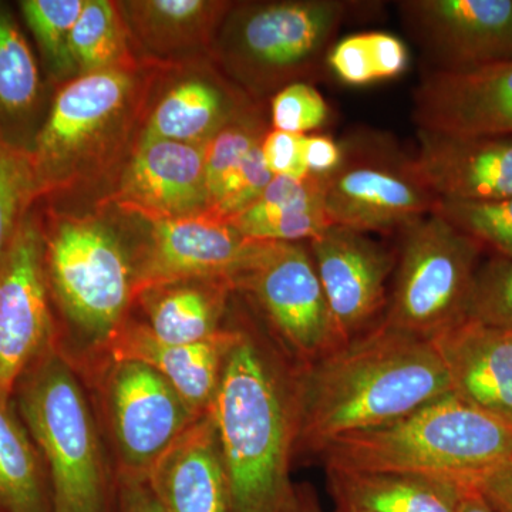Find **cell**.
<instances>
[{
  "label": "cell",
  "instance_id": "28",
  "mask_svg": "<svg viewBox=\"0 0 512 512\" xmlns=\"http://www.w3.org/2000/svg\"><path fill=\"white\" fill-rule=\"evenodd\" d=\"M127 6L137 28L154 46H180L192 40H207L232 9L231 3L205 0H148L127 3Z\"/></svg>",
  "mask_w": 512,
  "mask_h": 512
},
{
  "label": "cell",
  "instance_id": "4",
  "mask_svg": "<svg viewBox=\"0 0 512 512\" xmlns=\"http://www.w3.org/2000/svg\"><path fill=\"white\" fill-rule=\"evenodd\" d=\"M13 404L45 463L52 512H109L114 480L76 365L59 343L23 373Z\"/></svg>",
  "mask_w": 512,
  "mask_h": 512
},
{
  "label": "cell",
  "instance_id": "30",
  "mask_svg": "<svg viewBox=\"0 0 512 512\" xmlns=\"http://www.w3.org/2000/svg\"><path fill=\"white\" fill-rule=\"evenodd\" d=\"M74 70L82 74L124 69L126 37L119 9L106 0H86L70 35Z\"/></svg>",
  "mask_w": 512,
  "mask_h": 512
},
{
  "label": "cell",
  "instance_id": "34",
  "mask_svg": "<svg viewBox=\"0 0 512 512\" xmlns=\"http://www.w3.org/2000/svg\"><path fill=\"white\" fill-rule=\"evenodd\" d=\"M433 214L494 255L512 259V197L485 202L439 201Z\"/></svg>",
  "mask_w": 512,
  "mask_h": 512
},
{
  "label": "cell",
  "instance_id": "6",
  "mask_svg": "<svg viewBox=\"0 0 512 512\" xmlns=\"http://www.w3.org/2000/svg\"><path fill=\"white\" fill-rule=\"evenodd\" d=\"M350 5L282 0L242 6L229 15L222 35L225 66L254 93L319 79Z\"/></svg>",
  "mask_w": 512,
  "mask_h": 512
},
{
  "label": "cell",
  "instance_id": "9",
  "mask_svg": "<svg viewBox=\"0 0 512 512\" xmlns=\"http://www.w3.org/2000/svg\"><path fill=\"white\" fill-rule=\"evenodd\" d=\"M234 291L248 293L298 366L339 348L328 301L305 242L255 241Z\"/></svg>",
  "mask_w": 512,
  "mask_h": 512
},
{
  "label": "cell",
  "instance_id": "13",
  "mask_svg": "<svg viewBox=\"0 0 512 512\" xmlns=\"http://www.w3.org/2000/svg\"><path fill=\"white\" fill-rule=\"evenodd\" d=\"M397 9L429 72L470 73L512 60V0H402Z\"/></svg>",
  "mask_w": 512,
  "mask_h": 512
},
{
  "label": "cell",
  "instance_id": "44",
  "mask_svg": "<svg viewBox=\"0 0 512 512\" xmlns=\"http://www.w3.org/2000/svg\"><path fill=\"white\" fill-rule=\"evenodd\" d=\"M338 512H370L362 508L350 507V505L338 504Z\"/></svg>",
  "mask_w": 512,
  "mask_h": 512
},
{
  "label": "cell",
  "instance_id": "41",
  "mask_svg": "<svg viewBox=\"0 0 512 512\" xmlns=\"http://www.w3.org/2000/svg\"><path fill=\"white\" fill-rule=\"evenodd\" d=\"M478 488L501 512H512V464L484 477Z\"/></svg>",
  "mask_w": 512,
  "mask_h": 512
},
{
  "label": "cell",
  "instance_id": "37",
  "mask_svg": "<svg viewBox=\"0 0 512 512\" xmlns=\"http://www.w3.org/2000/svg\"><path fill=\"white\" fill-rule=\"evenodd\" d=\"M261 144L252 148L238 170L229 177L220 197L208 211L214 212L224 220H231L249 207L268 187L274 175L266 167Z\"/></svg>",
  "mask_w": 512,
  "mask_h": 512
},
{
  "label": "cell",
  "instance_id": "32",
  "mask_svg": "<svg viewBox=\"0 0 512 512\" xmlns=\"http://www.w3.org/2000/svg\"><path fill=\"white\" fill-rule=\"evenodd\" d=\"M84 0H25L19 3L26 25L33 33L40 53L57 77L74 72L70 56V35Z\"/></svg>",
  "mask_w": 512,
  "mask_h": 512
},
{
  "label": "cell",
  "instance_id": "7",
  "mask_svg": "<svg viewBox=\"0 0 512 512\" xmlns=\"http://www.w3.org/2000/svg\"><path fill=\"white\" fill-rule=\"evenodd\" d=\"M383 325L423 339L467 319L484 249L440 215L403 229Z\"/></svg>",
  "mask_w": 512,
  "mask_h": 512
},
{
  "label": "cell",
  "instance_id": "14",
  "mask_svg": "<svg viewBox=\"0 0 512 512\" xmlns=\"http://www.w3.org/2000/svg\"><path fill=\"white\" fill-rule=\"evenodd\" d=\"M340 346L372 329L387 308L397 256L366 232L330 225L308 242Z\"/></svg>",
  "mask_w": 512,
  "mask_h": 512
},
{
  "label": "cell",
  "instance_id": "15",
  "mask_svg": "<svg viewBox=\"0 0 512 512\" xmlns=\"http://www.w3.org/2000/svg\"><path fill=\"white\" fill-rule=\"evenodd\" d=\"M254 245L208 210L154 222L150 241L134 265V298L147 289L185 281L232 286Z\"/></svg>",
  "mask_w": 512,
  "mask_h": 512
},
{
  "label": "cell",
  "instance_id": "33",
  "mask_svg": "<svg viewBox=\"0 0 512 512\" xmlns=\"http://www.w3.org/2000/svg\"><path fill=\"white\" fill-rule=\"evenodd\" d=\"M265 134L262 121L249 106L205 144L208 210L220 197L229 177L238 170L252 148L262 143Z\"/></svg>",
  "mask_w": 512,
  "mask_h": 512
},
{
  "label": "cell",
  "instance_id": "40",
  "mask_svg": "<svg viewBox=\"0 0 512 512\" xmlns=\"http://www.w3.org/2000/svg\"><path fill=\"white\" fill-rule=\"evenodd\" d=\"M342 144L326 134L313 133L303 137V163L311 175L326 177L342 163Z\"/></svg>",
  "mask_w": 512,
  "mask_h": 512
},
{
  "label": "cell",
  "instance_id": "17",
  "mask_svg": "<svg viewBox=\"0 0 512 512\" xmlns=\"http://www.w3.org/2000/svg\"><path fill=\"white\" fill-rule=\"evenodd\" d=\"M412 161L439 201L512 197V136H451L417 128Z\"/></svg>",
  "mask_w": 512,
  "mask_h": 512
},
{
  "label": "cell",
  "instance_id": "3",
  "mask_svg": "<svg viewBox=\"0 0 512 512\" xmlns=\"http://www.w3.org/2000/svg\"><path fill=\"white\" fill-rule=\"evenodd\" d=\"M328 471L414 474L478 484L512 464V426L454 393L320 450Z\"/></svg>",
  "mask_w": 512,
  "mask_h": 512
},
{
  "label": "cell",
  "instance_id": "18",
  "mask_svg": "<svg viewBox=\"0 0 512 512\" xmlns=\"http://www.w3.org/2000/svg\"><path fill=\"white\" fill-rule=\"evenodd\" d=\"M116 198L151 222L207 211L205 144L144 137Z\"/></svg>",
  "mask_w": 512,
  "mask_h": 512
},
{
  "label": "cell",
  "instance_id": "21",
  "mask_svg": "<svg viewBox=\"0 0 512 512\" xmlns=\"http://www.w3.org/2000/svg\"><path fill=\"white\" fill-rule=\"evenodd\" d=\"M147 478L167 512H234L210 413L192 424Z\"/></svg>",
  "mask_w": 512,
  "mask_h": 512
},
{
  "label": "cell",
  "instance_id": "12",
  "mask_svg": "<svg viewBox=\"0 0 512 512\" xmlns=\"http://www.w3.org/2000/svg\"><path fill=\"white\" fill-rule=\"evenodd\" d=\"M59 338L47 284L40 220L30 212L0 261V402Z\"/></svg>",
  "mask_w": 512,
  "mask_h": 512
},
{
  "label": "cell",
  "instance_id": "19",
  "mask_svg": "<svg viewBox=\"0 0 512 512\" xmlns=\"http://www.w3.org/2000/svg\"><path fill=\"white\" fill-rule=\"evenodd\" d=\"M430 342L453 393L512 426V330L466 319Z\"/></svg>",
  "mask_w": 512,
  "mask_h": 512
},
{
  "label": "cell",
  "instance_id": "36",
  "mask_svg": "<svg viewBox=\"0 0 512 512\" xmlns=\"http://www.w3.org/2000/svg\"><path fill=\"white\" fill-rule=\"evenodd\" d=\"M330 107L312 83H292L275 93L271 101L274 130L308 136L329 121Z\"/></svg>",
  "mask_w": 512,
  "mask_h": 512
},
{
  "label": "cell",
  "instance_id": "1",
  "mask_svg": "<svg viewBox=\"0 0 512 512\" xmlns=\"http://www.w3.org/2000/svg\"><path fill=\"white\" fill-rule=\"evenodd\" d=\"M293 389L296 447L313 453L345 434L390 423L453 393L430 340L382 322L296 367Z\"/></svg>",
  "mask_w": 512,
  "mask_h": 512
},
{
  "label": "cell",
  "instance_id": "38",
  "mask_svg": "<svg viewBox=\"0 0 512 512\" xmlns=\"http://www.w3.org/2000/svg\"><path fill=\"white\" fill-rule=\"evenodd\" d=\"M303 137L278 130L265 134L261 144L262 156L274 177H308L303 163Z\"/></svg>",
  "mask_w": 512,
  "mask_h": 512
},
{
  "label": "cell",
  "instance_id": "27",
  "mask_svg": "<svg viewBox=\"0 0 512 512\" xmlns=\"http://www.w3.org/2000/svg\"><path fill=\"white\" fill-rule=\"evenodd\" d=\"M42 101V79L28 40L0 6V134L26 147V131Z\"/></svg>",
  "mask_w": 512,
  "mask_h": 512
},
{
  "label": "cell",
  "instance_id": "43",
  "mask_svg": "<svg viewBox=\"0 0 512 512\" xmlns=\"http://www.w3.org/2000/svg\"><path fill=\"white\" fill-rule=\"evenodd\" d=\"M292 512H322L315 498L309 495L308 491L302 490L296 494L295 507Z\"/></svg>",
  "mask_w": 512,
  "mask_h": 512
},
{
  "label": "cell",
  "instance_id": "39",
  "mask_svg": "<svg viewBox=\"0 0 512 512\" xmlns=\"http://www.w3.org/2000/svg\"><path fill=\"white\" fill-rule=\"evenodd\" d=\"M109 512H167L147 477L116 473Z\"/></svg>",
  "mask_w": 512,
  "mask_h": 512
},
{
  "label": "cell",
  "instance_id": "42",
  "mask_svg": "<svg viewBox=\"0 0 512 512\" xmlns=\"http://www.w3.org/2000/svg\"><path fill=\"white\" fill-rule=\"evenodd\" d=\"M457 512H501L487 497L477 484L463 485L458 498Z\"/></svg>",
  "mask_w": 512,
  "mask_h": 512
},
{
  "label": "cell",
  "instance_id": "8",
  "mask_svg": "<svg viewBox=\"0 0 512 512\" xmlns=\"http://www.w3.org/2000/svg\"><path fill=\"white\" fill-rule=\"evenodd\" d=\"M340 144L342 163L325 177L330 224L387 234L433 214L439 200L420 180L412 156L389 137L362 133Z\"/></svg>",
  "mask_w": 512,
  "mask_h": 512
},
{
  "label": "cell",
  "instance_id": "22",
  "mask_svg": "<svg viewBox=\"0 0 512 512\" xmlns=\"http://www.w3.org/2000/svg\"><path fill=\"white\" fill-rule=\"evenodd\" d=\"M228 222L251 241H312L332 225L325 207V177H274L249 207Z\"/></svg>",
  "mask_w": 512,
  "mask_h": 512
},
{
  "label": "cell",
  "instance_id": "16",
  "mask_svg": "<svg viewBox=\"0 0 512 512\" xmlns=\"http://www.w3.org/2000/svg\"><path fill=\"white\" fill-rule=\"evenodd\" d=\"M413 121L451 136H512V60L470 73L427 72L413 92Z\"/></svg>",
  "mask_w": 512,
  "mask_h": 512
},
{
  "label": "cell",
  "instance_id": "31",
  "mask_svg": "<svg viewBox=\"0 0 512 512\" xmlns=\"http://www.w3.org/2000/svg\"><path fill=\"white\" fill-rule=\"evenodd\" d=\"M39 198L29 148L0 134V261Z\"/></svg>",
  "mask_w": 512,
  "mask_h": 512
},
{
  "label": "cell",
  "instance_id": "35",
  "mask_svg": "<svg viewBox=\"0 0 512 512\" xmlns=\"http://www.w3.org/2000/svg\"><path fill=\"white\" fill-rule=\"evenodd\" d=\"M467 319L512 330V259L493 255L478 266Z\"/></svg>",
  "mask_w": 512,
  "mask_h": 512
},
{
  "label": "cell",
  "instance_id": "10",
  "mask_svg": "<svg viewBox=\"0 0 512 512\" xmlns=\"http://www.w3.org/2000/svg\"><path fill=\"white\" fill-rule=\"evenodd\" d=\"M103 402L119 474L148 477L157 461L200 420L160 373L133 360L103 367Z\"/></svg>",
  "mask_w": 512,
  "mask_h": 512
},
{
  "label": "cell",
  "instance_id": "26",
  "mask_svg": "<svg viewBox=\"0 0 512 512\" xmlns=\"http://www.w3.org/2000/svg\"><path fill=\"white\" fill-rule=\"evenodd\" d=\"M0 512H52L45 463L13 402H0Z\"/></svg>",
  "mask_w": 512,
  "mask_h": 512
},
{
  "label": "cell",
  "instance_id": "25",
  "mask_svg": "<svg viewBox=\"0 0 512 512\" xmlns=\"http://www.w3.org/2000/svg\"><path fill=\"white\" fill-rule=\"evenodd\" d=\"M248 107L222 84L187 80L158 103L148 121L146 138L207 144Z\"/></svg>",
  "mask_w": 512,
  "mask_h": 512
},
{
  "label": "cell",
  "instance_id": "5",
  "mask_svg": "<svg viewBox=\"0 0 512 512\" xmlns=\"http://www.w3.org/2000/svg\"><path fill=\"white\" fill-rule=\"evenodd\" d=\"M40 227L53 306L90 353L104 356L134 299V264L114 232L92 218L50 215Z\"/></svg>",
  "mask_w": 512,
  "mask_h": 512
},
{
  "label": "cell",
  "instance_id": "11",
  "mask_svg": "<svg viewBox=\"0 0 512 512\" xmlns=\"http://www.w3.org/2000/svg\"><path fill=\"white\" fill-rule=\"evenodd\" d=\"M133 87L126 69H111L82 74L59 90L30 146L39 198L72 183L80 161L124 116Z\"/></svg>",
  "mask_w": 512,
  "mask_h": 512
},
{
  "label": "cell",
  "instance_id": "24",
  "mask_svg": "<svg viewBox=\"0 0 512 512\" xmlns=\"http://www.w3.org/2000/svg\"><path fill=\"white\" fill-rule=\"evenodd\" d=\"M338 504L370 512H457L463 485L400 473L328 471Z\"/></svg>",
  "mask_w": 512,
  "mask_h": 512
},
{
  "label": "cell",
  "instance_id": "23",
  "mask_svg": "<svg viewBox=\"0 0 512 512\" xmlns=\"http://www.w3.org/2000/svg\"><path fill=\"white\" fill-rule=\"evenodd\" d=\"M225 281H185L138 293L147 329L173 345L205 342L221 332L229 292Z\"/></svg>",
  "mask_w": 512,
  "mask_h": 512
},
{
  "label": "cell",
  "instance_id": "29",
  "mask_svg": "<svg viewBox=\"0 0 512 512\" xmlns=\"http://www.w3.org/2000/svg\"><path fill=\"white\" fill-rule=\"evenodd\" d=\"M326 66L343 84L367 86L402 76L409 66V50L392 33H356L333 45Z\"/></svg>",
  "mask_w": 512,
  "mask_h": 512
},
{
  "label": "cell",
  "instance_id": "2",
  "mask_svg": "<svg viewBox=\"0 0 512 512\" xmlns=\"http://www.w3.org/2000/svg\"><path fill=\"white\" fill-rule=\"evenodd\" d=\"M211 419L234 512H292L289 463L296 448L293 370L238 329L222 367Z\"/></svg>",
  "mask_w": 512,
  "mask_h": 512
},
{
  "label": "cell",
  "instance_id": "20",
  "mask_svg": "<svg viewBox=\"0 0 512 512\" xmlns=\"http://www.w3.org/2000/svg\"><path fill=\"white\" fill-rule=\"evenodd\" d=\"M238 329H222L200 343L173 345L157 339L144 323L126 320L104 350L107 360H133L156 370L198 416L211 412L225 357Z\"/></svg>",
  "mask_w": 512,
  "mask_h": 512
}]
</instances>
